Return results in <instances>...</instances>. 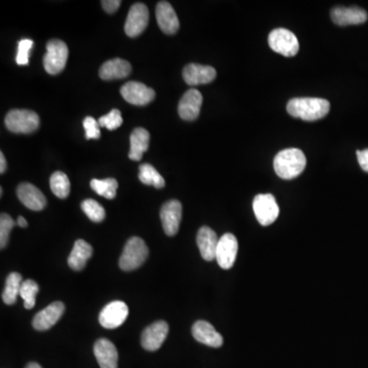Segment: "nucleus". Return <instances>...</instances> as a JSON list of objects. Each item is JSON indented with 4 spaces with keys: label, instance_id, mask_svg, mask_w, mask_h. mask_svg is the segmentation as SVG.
Wrapping results in <instances>:
<instances>
[{
    "label": "nucleus",
    "instance_id": "obj_1",
    "mask_svg": "<svg viewBox=\"0 0 368 368\" xmlns=\"http://www.w3.org/2000/svg\"><path fill=\"white\" fill-rule=\"evenodd\" d=\"M330 101L318 97H296L291 99L286 106L288 113L292 117L304 121H317L328 115Z\"/></svg>",
    "mask_w": 368,
    "mask_h": 368
},
{
    "label": "nucleus",
    "instance_id": "obj_2",
    "mask_svg": "<svg viewBox=\"0 0 368 368\" xmlns=\"http://www.w3.org/2000/svg\"><path fill=\"white\" fill-rule=\"evenodd\" d=\"M306 163V157L301 149H286L275 156L273 167L280 178L290 180L298 177L304 171Z\"/></svg>",
    "mask_w": 368,
    "mask_h": 368
},
{
    "label": "nucleus",
    "instance_id": "obj_3",
    "mask_svg": "<svg viewBox=\"0 0 368 368\" xmlns=\"http://www.w3.org/2000/svg\"><path fill=\"white\" fill-rule=\"evenodd\" d=\"M149 256V247L145 241L140 238L133 236L125 245L121 257H120V268L124 271H132L140 267Z\"/></svg>",
    "mask_w": 368,
    "mask_h": 368
},
{
    "label": "nucleus",
    "instance_id": "obj_4",
    "mask_svg": "<svg viewBox=\"0 0 368 368\" xmlns=\"http://www.w3.org/2000/svg\"><path fill=\"white\" fill-rule=\"evenodd\" d=\"M5 126L14 133L30 134L38 129L39 116L30 110H12L5 117Z\"/></svg>",
    "mask_w": 368,
    "mask_h": 368
},
{
    "label": "nucleus",
    "instance_id": "obj_5",
    "mask_svg": "<svg viewBox=\"0 0 368 368\" xmlns=\"http://www.w3.org/2000/svg\"><path fill=\"white\" fill-rule=\"evenodd\" d=\"M268 43L272 51L286 58L295 57L300 49L298 38L288 29H274L268 37Z\"/></svg>",
    "mask_w": 368,
    "mask_h": 368
},
{
    "label": "nucleus",
    "instance_id": "obj_6",
    "mask_svg": "<svg viewBox=\"0 0 368 368\" xmlns=\"http://www.w3.org/2000/svg\"><path fill=\"white\" fill-rule=\"evenodd\" d=\"M69 49L66 43L59 39L49 41L47 53L43 58L45 71L51 75H58L64 70L68 61Z\"/></svg>",
    "mask_w": 368,
    "mask_h": 368
},
{
    "label": "nucleus",
    "instance_id": "obj_7",
    "mask_svg": "<svg viewBox=\"0 0 368 368\" xmlns=\"http://www.w3.org/2000/svg\"><path fill=\"white\" fill-rule=\"evenodd\" d=\"M253 210L258 222L263 226L273 223L280 215V207L275 197L270 193L258 195L254 199Z\"/></svg>",
    "mask_w": 368,
    "mask_h": 368
},
{
    "label": "nucleus",
    "instance_id": "obj_8",
    "mask_svg": "<svg viewBox=\"0 0 368 368\" xmlns=\"http://www.w3.org/2000/svg\"><path fill=\"white\" fill-rule=\"evenodd\" d=\"M149 12L147 5L135 3L129 10L125 23V33L131 38L139 36L149 24Z\"/></svg>",
    "mask_w": 368,
    "mask_h": 368
},
{
    "label": "nucleus",
    "instance_id": "obj_9",
    "mask_svg": "<svg viewBox=\"0 0 368 368\" xmlns=\"http://www.w3.org/2000/svg\"><path fill=\"white\" fill-rule=\"evenodd\" d=\"M121 95L131 105L145 106L154 101L156 93L143 83L130 81L123 85Z\"/></svg>",
    "mask_w": 368,
    "mask_h": 368
},
{
    "label": "nucleus",
    "instance_id": "obj_10",
    "mask_svg": "<svg viewBox=\"0 0 368 368\" xmlns=\"http://www.w3.org/2000/svg\"><path fill=\"white\" fill-rule=\"evenodd\" d=\"M160 216H161V221L165 234L169 236L177 234L182 218V203L177 199L168 201L162 207Z\"/></svg>",
    "mask_w": 368,
    "mask_h": 368
},
{
    "label": "nucleus",
    "instance_id": "obj_11",
    "mask_svg": "<svg viewBox=\"0 0 368 368\" xmlns=\"http://www.w3.org/2000/svg\"><path fill=\"white\" fill-rule=\"evenodd\" d=\"M128 306L122 301H114L103 308L99 313V323L108 330L119 328L128 317Z\"/></svg>",
    "mask_w": 368,
    "mask_h": 368
},
{
    "label": "nucleus",
    "instance_id": "obj_12",
    "mask_svg": "<svg viewBox=\"0 0 368 368\" xmlns=\"http://www.w3.org/2000/svg\"><path fill=\"white\" fill-rule=\"evenodd\" d=\"M169 332L167 322L160 320L147 326L141 334V346L147 351H157L161 348Z\"/></svg>",
    "mask_w": 368,
    "mask_h": 368
},
{
    "label": "nucleus",
    "instance_id": "obj_13",
    "mask_svg": "<svg viewBox=\"0 0 368 368\" xmlns=\"http://www.w3.org/2000/svg\"><path fill=\"white\" fill-rule=\"evenodd\" d=\"M238 243L232 234H225L219 238L216 260L222 269H230L236 262Z\"/></svg>",
    "mask_w": 368,
    "mask_h": 368
},
{
    "label": "nucleus",
    "instance_id": "obj_14",
    "mask_svg": "<svg viewBox=\"0 0 368 368\" xmlns=\"http://www.w3.org/2000/svg\"><path fill=\"white\" fill-rule=\"evenodd\" d=\"M332 22L338 26H350V25L365 24L368 19L367 10L358 6H336L330 12Z\"/></svg>",
    "mask_w": 368,
    "mask_h": 368
},
{
    "label": "nucleus",
    "instance_id": "obj_15",
    "mask_svg": "<svg viewBox=\"0 0 368 368\" xmlns=\"http://www.w3.org/2000/svg\"><path fill=\"white\" fill-rule=\"evenodd\" d=\"M203 105V95L197 89H188L180 99L178 114L185 121H193L199 117Z\"/></svg>",
    "mask_w": 368,
    "mask_h": 368
},
{
    "label": "nucleus",
    "instance_id": "obj_16",
    "mask_svg": "<svg viewBox=\"0 0 368 368\" xmlns=\"http://www.w3.org/2000/svg\"><path fill=\"white\" fill-rule=\"evenodd\" d=\"M156 18L160 29L165 34L173 35L180 29V20L173 6L167 1H161L156 8Z\"/></svg>",
    "mask_w": 368,
    "mask_h": 368
},
{
    "label": "nucleus",
    "instance_id": "obj_17",
    "mask_svg": "<svg viewBox=\"0 0 368 368\" xmlns=\"http://www.w3.org/2000/svg\"><path fill=\"white\" fill-rule=\"evenodd\" d=\"M64 311V303L60 302V301L51 303L49 306L41 310L35 315L34 319H33V328L39 332L49 330L59 321Z\"/></svg>",
    "mask_w": 368,
    "mask_h": 368
},
{
    "label": "nucleus",
    "instance_id": "obj_18",
    "mask_svg": "<svg viewBox=\"0 0 368 368\" xmlns=\"http://www.w3.org/2000/svg\"><path fill=\"white\" fill-rule=\"evenodd\" d=\"M184 79L185 82L191 86L195 85L208 84L215 80L216 73L213 66H204L199 64H189L184 66Z\"/></svg>",
    "mask_w": 368,
    "mask_h": 368
},
{
    "label": "nucleus",
    "instance_id": "obj_19",
    "mask_svg": "<svg viewBox=\"0 0 368 368\" xmlns=\"http://www.w3.org/2000/svg\"><path fill=\"white\" fill-rule=\"evenodd\" d=\"M193 338L201 344L207 345L212 348H219L223 345V338L214 328L211 323L205 320H199L193 326Z\"/></svg>",
    "mask_w": 368,
    "mask_h": 368
},
{
    "label": "nucleus",
    "instance_id": "obj_20",
    "mask_svg": "<svg viewBox=\"0 0 368 368\" xmlns=\"http://www.w3.org/2000/svg\"><path fill=\"white\" fill-rule=\"evenodd\" d=\"M19 199L23 205L32 211H41L47 206V199L40 189L31 184H22L16 189Z\"/></svg>",
    "mask_w": 368,
    "mask_h": 368
},
{
    "label": "nucleus",
    "instance_id": "obj_21",
    "mask_svg": "<svg viewBox=\"0 0 368 368\" xmlns=\"http://www.w3.org/2000/svg\"><path fill=\"white\" fill-rule=\"evenodd\" d=\"M218 243H219V240H218L217 234L213 230L208 226L199 228L197 236V244L204 260L213 261L216 259Z\"/></svg>",
    "mask_w": 368,
    "mask_h": 368
},
{
    "label": "nucleus",
    "instance_id": "obj_22",
    "mask_svg": "<svg viewBox=\"0 0 368 368\" xmlns=\"http://www.w3.org/2000/svg\"><path fill=\"white\" fill-rule=\"evenodd\" d=\"M93 351L101 368H118V351L111 341H97Z\"/></svg>",
    "mask_w": 368,
    "mask_h": 368
},
{
    "label": "nucleus",
    "instance_id": "obj_23",
    "mask_svg": "<svg viewBox=\"0 0 368 368\" xmlns=\"http://www.w3.org/2000/svg\"><path fill=\"white\" fill-rule=\"evenodd\" d=\"M131 70H132L131 64L125 60H110L99 69V77L103 80L126 78L130 74Z\"/></svg>",
    "mask_w": 368,
    "mask_h": 368
},
{
    "label": "nucleus",
    "instance_id": "obj_24",
    "mask_svg": "<svg viewBox=\"0 0 368 368\" xmlns=\"http://www.w3.org/2000/svg\"><path fill=\"white\" fill-rule=\"evenodd\" d=\"M93 247L83 240L75 242L72 252L69 256L68 264L75 271H80L86 265L87 261L93 256Z\"/></svg>",
    "mask_w": 368,
    "mask_h": 368
},
{
    "label": "nucleus",
    "instance_id": "obj_25",
    "mask_svg": "<svg viewBox=\"0 0 368 368\" xmlns=\"http://www.w3.org/2000/svg\"><path fill=\"white\" fill-rule=\"evenodd\" d=\"M149 145V133L145 128H135L130 135V149L129 159L132 161H140L143 154L147 151Z\"/></svg>",
    "mask_w": 368,
    "mask_h": 368
},
{
    "label": "nucleus",
    "instance_id": "obj_26",
    "mask_svg": "<svg viewBox=\"0 0 368 368\" xmlns=\"http://www.w3.org/2000/svg\"><path fill=\"white\" fill-rule=\"evenodd\" d=\"M22 275L18 272H12L6 278L5 289L2 294V300L6 305H12L16 302V298L20 296L22 286Z\"/></svg>",
    "mask_w": 368,
    "mask_h": 368
},
{
    "label": "nucleus",
    "instance_id": "obj_27",
    "mask_svg": "<svg viewBox=\"0 0 368 368\" xmlns=\"http://www.w3.org/2000/svg\"><path fill=\"white\" fill-rule=\"evenodd\" d=\"M139 180L145 185H153L156 188H163L165 180L151 164H143L139 167Z\"/></svg>",
    "mask_w": 368,
    "mask_h": 368
},
{
    "label": "nucleus",
    "instance_id": "obj_28",
    "mask_svg": "<svg viewBox=\"0 0 368 368\" xmlns=\"http://www.w3.org/2000/svg\"><path fill=\"white\" fill-rule=\"evenodd\" d=\"M90 186L97 195L108 199H115L116 195H117L118 182L115 178L93 180L90 182Z\"/></svg>",
    "mask_w": 368,
    "mask_h": 368
},
{
    "label": "nucleus",
    "instance_id": "obj_29",
    "mask_svg": "<svg viewBox=\"0 0 368 368\" xmlns=\"http://www.w3.org/2000/svg\"><path fill=\"white\" fill-rule=\"evenodd\" d=\"M51 191L60 199H66L71 191L70 180L64 172L57 171L51 177Z\"/></svg>",
    "mask_w": 368,
    "mask_h": 368
},
{
    "label": "nucleus",
    "instance_id": "obj_30",
    "mask_svg": "<svg viewBox=\"0 0 368 368\" xmlns=\"http://www.w3.org/2000/svg\"><path fill=\"white\" fill-rule=\"evenodd\" d=\"M81 209L83 210L87 217L91 220V221L99 222L103 221L106 217V211L103 209V206L99 203V201H95V199H85L81 204Z\"/></svg>",
    "mask_w": 368,
    "mask_h": 368
},
{
    "label": "nucleus",
    "instance_id": "obj_31",
    "mask_svg": "<svg viewBox=\"0 0 368 368\" xmlns=\"http://www.w3.org/2000/svg\"><path fill=\"white\" fill-rule=\"evenodd\" d=\"M38 291V284L34 280H28L23 282L20 290V296L24 300V306L26 309H32L35 306Z\"/></svg>",
    "mask_w": 368,
    "mask_h": 368
},
{
    "label": "nucleus",
    "instance_id": "obj_32",
    "mask_svg": "<svg viewBox=\"0 0 368 368\" xmlns=\"http://www.w3.org/2000/svg\"><path fill=\"white\" fill-rule=\"evenodd\" d=\"M14 226V221L8 214H1L0 217V247L4 249L8 245L10 234Z\"/></svg>",
    "mask_w": 368,
    "mask_h": 368
},
{
    "label": "nucleus",
    "instance_id": "obj_33",
    "mask_svg": "<svg viewBox=\"0 0 368 368\" xmlns=\"http://www.w3.org/2000/svg\"><path fill=\"white\" fill-rule=\"evenodd\" d=\"M99 126L105 127L109 130H115V129L119 128L123 124L121 112L117 109L112 110L108 115L99 118Z\"/></svg>",
    "mask_w": 368,
    "mask_h": 368
},
{
    "label": "nucleus",
    "instance_id": "obj_34",
    "mask_svg": "<svg viewBox=\"0 0 368 368\" xmlns=\"http://www.w3.org/2000/svg\"><path fill=\"white\" fill-rule=\"evenodd\" d=\"M33 47V40L31 39H23L19 42L18 53H16V62L20 66H27L29 64V56Z\"/></svg>",
    "mask_w": 368,
    "mask_h": 368
},
{
    "label": "nucleus",
    "instance_id": "obj_35",
    "mask_svg": "<svg viewBox=\"0 0 368 368\" xmlns=\"http://www.w3.org/2000/svg\"><path fill=\"white\" fill-rule=\"evenodd\" d=\"M85 132H86V139H99L101 137V129H99V121L93 117H86L83 121Z\"/></svg>",
    "mask_w": 368,
    "mask_h": 368
},
{
    "label": "nucleus",
    "instance_id": "obj_36",
    "mask_svg": "<svg viewBox=\"0 0 368 368\" xmlns=\"http://www.w3.org/2000/svg\"><path fill=\"white\" fill-rule=\"evenodd\" d=\"M103 4V10L108 12V14H114L117 12L118 8L121 5V1L120 0H103L101 1Z\"/></svg>",
    "mask_w": 368,
    "mask_h": 368
},
{
    "label": "nucleus",
    "instance_id": "obj_37",
    "mask_svg": "<svg viewBox=\"0 0 368 368\" xmlns=\"http://www.w3.org/2000/svg\"><path fill=\"white\" fill-rule=\"evenodd\" d=\"M356 155L359 165L363 168V171L368 173V149H363V151H357Z\"/></svg>",
    "mask_w": 368,
    "mask_h": 368
},
{
    "label": "nucleus",
    "instance_id": "obj_38",
    "mask_svg": "<svg viewBox=\"0 0 368 368\" xmlns=\"http://www.w3.org/2000/svg\"><path fill=\"white\" fill-rule=\"evenodd\" d=\"M6 170V160L4 155L0 153V173L3 174Z\"/></svg>",
    "mask_w": 368,
    "mask_h": 368
},
{
    "label": "nucleus",
    "instance_id": "obj_39",
    "mask_svg": "<svg viewBox=\"0 0 368 368\" xmlns=\"http://www.w3.org/2000/svg\"><path fill=\"white\" fill-rule=\"evenodd\" d=\"M18 224L19 226H21V228H27L28 226V222H27V220L25 219L24 217H22V216H20V217L18 218Z\"/></svg>",
    "mask_w": 368,
    "mask_h": 368
},
{
    "label": "nucleus",
    "instance_id": "obj_40",
    "mask_svg": "<svg viewBox=\"0 0 368 368\" xmlns=\"http://www.w3.org/2000/svg\"><path fill=\"white\" fill-rule=\"evenodd\" d=\"M26 368H42V367H41L40 365H38V363H29L28 365H27Z\"/></svg>",
    "mask_w": 368,
    "mask_h": 368
}]
</instances>
